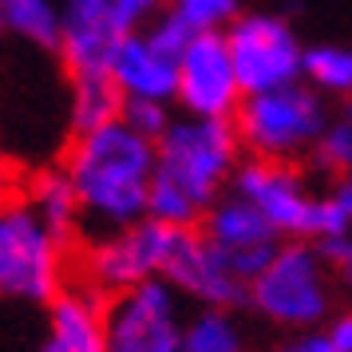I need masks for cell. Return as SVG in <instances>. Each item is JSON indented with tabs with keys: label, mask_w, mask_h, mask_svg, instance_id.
I'll return each instance as SVG.
<instances>
[{
	"label": "cell",
	"mask_w": 352,
	"mask_h": 352,
	"mask_svg": "<svg viewBox=\"0 0 352 352\" xmlns=\"http://www.w3.org/2000/svg\"><path fill=\"white\" fill-rule=\"evenodd\" d=\"M60 170L80 198L83 238L107 234L146 218V190L155 178V143L127 123H107L87 135H72Z\"/></svg>",
	"instance_id": "cell-1"
},
{
	"label": "cell",
	"mask_w": 352,
	"mask_h": 352,
	"mask_svg": "<svg viewBox=\"0 0 352 352\" xmlns=\"http://www.w3.org/2000/svg\"><path fill=\"white\" fill-rule=\"evenodd\" d=\"M245 309L277 333H317L336 309V285L313 241H281L270 261L250 277Z\"/></svg>",
	"instance_id": "cell-2"
},
{
	"label": "cell",
	"mask_w": 352,
	"mask_h": 352,
	"mask_svg": "<svg viewBox=\"0 0 352 352\" xmlns=\"http://www.w3.org/2000/svg\"><path fill=\"white\" fill-rule=\"evenodd\" d=\"M76 245L36 218L20 194H0V305H44L72 281Z\"/></svg>",
	"instance_id": "cell-3"
},
{
	"label": "cell",
	"mask_w": 352,
	"mask_h": 352,
	"mask_svg": "<svg viewBox=\"0 0 352 352\" xmlns=\"http://www.w3.org/2000/svg\"><path fill=\"white\" fill-rule=\"evenodd\" d=\"M241 159L245 155L230 119L175 115L166 135L155 143V178L175 186L186 202L206 214V206H214L230 190Z\"/></svg>",
	"instance_id": "cell-4"
},
{
	"label": "cell",
	"mask_w": 352,
	"mask_h": 352,
	"mask_svg": "<svg viewBox=\"0 0 352 352\" xmlns=\"http://www.w3.org/2000/svg\"><path fill=\"white\" fill-rule=\"evenodd\" d=\"M329 103L305 80L273 87L261 96H245L234 111V135L245 159L265 162H301L329 123Z\"/></svg>",
	"instance_id": "cell-5"
},
{
	"label": "cell",
	"mask_w": 352,
	"mask_h": 352,
	"mask_svg": "<svg viewBox=\"0 0 352 352\" xmlns=\"http://www.w3.org/2000/svg\"><path fill=\"white\" fill-rule=\"evenodd\" d=\"M186 234L190 230H170L151 218H139V222L123 226V230H107V234H87L72 261V270L80 273L76 281L111 297L131 285H143L151 277H166Z\"/></svg>",
	"instance_id": "cell-6"
},
{
	"label": "cell",
	"mask_w": 352,
	"mask_h": 352,
	"mask_svg": "<svg viewBox=\"0 0 352 352\" xmlns=\"http://www.w3.org/2000/svg\"><path fill=\"white\" fill-rule=\"evenodd\" d=\"M186 301L162 277L103 297V352H178Z\"/></svg>",
	"instance_id": "cell-7"
},
{
	"label": "cell",
	"mask_w": 352,
	"mask_h": 352,
	"mask_svg": "<svg viewBox=\"0 0 352 352\" xmlns=\"http://www.w3.org/2000/svg\"><path fill=\"white\" fill-rule=\"evenodd\" d=\"M222 36L230 48V64L238 76L241 99L301 80L305 44L297 40L289 20L270 16V12H238L222 28Z\"/></svg>",
	"instance_id": "cell-8"
},
{
	"label": "cell",
	"mask_w": 352,
	"mask_h": 352,
	"mask_svg": "<svg viewBox=\"0 0 352 352\" xmlns=\"http://www.w3.org/2000/svg\"><path fill=\"white\" fill-rule=\"evenodd\" d=\"M190 32L175 12L162 8L143 32H131L119 40L111 56L115 91L123 99H155V103H175V80H178V56L190 44Z\"/></svg>",
	"instance_id": "cell-9"
},
{
	"label": "cell",
	"mask_w": 352,
	"mask_h": 352,
	"mask_svg": "<svg viewBox=\"0 0 352 352\" xmlns=\"http://www.w3.org/2000/svg\"><path fill=\"white\" fill-rule=\"evenodd\" d=\"M230 194L270 222V230L281 241H313V210H317V190L309 186L297 162H265V159H241L230 182Z\"/></svg>",
	"instance_id": "cell-10"
},
{
	"label": "cell",
	"mask_w": 352,
	"mask_h": 352,
	"mask_svg": "<svg viewBox=\"0 0 352 352\" xmlns=\"http://www.w3.org/2000/svg\"><path fill=\"white\" fill-rule=\"evenodd\" d=\"M175 103L182 107V115H194V119H234L241 87L222 32L190 36L186 52L178 56Z\"/></svg>",
	"instance_id": "cell-11"
},
{
	"label": "cell",
	"mask_w": 352,
	"mask_h": 352,
	"mask_svg": "<svg viewBox=\"0 0 352 352\" xmlns=\"http://www.w3.org/2000/svg\"><path fill=\"white\" fill-rule=\"evenodd\" d=\"M194 230H198V238L206 241L214 254H222V261L238 273L245 285L270 261L273 250L281 245V238L270 230V222L250 202H241L238 194H230V190L214 206H206V214L198 218Z\"/></svg>",
	"instance_id": "cell-12"
},
{
	"label": "cell",
	"mask_w": 352,
	"mask_h": 352,
	"mask_svg": "<svg viewBox=\"0 0 352 352\" xmlns=\"http://www.w3.org/2000/svg\"><path fill=\"white\" fill-rule=\"evenodd\" d=\"M123 36L127 32L115 24L111 0H64V8H60V48H56V56L64 60L67 80L107 76L111 56H115Z\"/></svg>",
	"instance_id": "cell-13"
},
{
	"label": "cell",
	"mask_w": 352,
	"mask_h": 352,
	"mask_svg": "<svg viewBox=\"0 0 352 352\" xmlns=\"http://www.w3.org/2000/svg\"><path fill=\"white\" fill-rule=\"evenodd\" d=\"M162 281H170L178 289V297L194 309H226V313L245 309V281L226 265L222 254H214L206 241L198 238V230H190L182 238Z\"/></svg>",
	"instance_id": "cell-14"
},
{
	"label": "cell",
	"mask_w": 352,
	"mask_h": 352,
	"mask_svg": "<svg viewBox=\"0 0 352 352\" xmlns=\"http://www.w3.org/2000/svg\"><path fill=\"white\" fill-rule=\"evenodd\" d=\"M32 352H103V293L72 277L44 305V333Z\"/></svg>",
	"instance_id": "cell-15"
},
{
	"label": "cell",
	"mask_w": 352,
	"mask_h": 352,
	"mask_svg": "<svg viewBox=\"0 0 352 352\" xmlns=\"http://www.w3.org/2000/svg\"><path fill=\"white\" fill-rule=\"evenodd\" d=\"M28 210H32L40 222L48 226L52 234L67 245H76L83 238V218H80V198L72 190V182L60 166H48V170H36L28 178V186L20 194Z\"/></svg>",
	"instance_id": "cell-16"
},
{
	"label": "cell",
	"mask_w": 352,
	"mask_h": 352,
	"mask_svg": "<svg viewBox=\"0 0 352 352\" xmlns=\"http://www.w3.org/2000/svg\"><path fill=\"white\" fill-rule=\"evenodd\" d=\"M123 111V96L115 91L111 76H83L72 80V96H67V127L72 135H87L115 123Z\"/></svg>",
	"instance_id": "cell-17"
},
{
	"label": "cell",
	"mask_w": 352,
	"mask_h": 352,
	"mask_svg": "<svg viewBox=\"0 0 352 352\" xmlns=\"http://www.w3.org/2000/svg\"><path fill=\"white\" fill-rule=\"evenodd\" d=\"M178 352H254V349H250V333H245L238 313L194 309L186 317Z\"/></svg>",
	"instance_id": "cell-18"
},
{
	"label": "cell",
	"mask_w": 352,
	"mask_h": 352,
	"mask_svg": "<svg viewBox=\"0 0 352 352\" xmlns=\"http://www.w3.org/2000/svg\"><path fill=\"white\" fill-rule=\"evenodd\" d=\"M301 80L324 99H352V48H340V44L305 48Z\"/></svg>",
	"instance_id": "cell-19"
},
{
	"label": "cell",
	"mask_w": 352,
	"mask_h": 352,
	"mask_svg": "<svg viewBox=\"0 0 352 352\" xmlns=\"http://www.w3.org/2000/svg\"><path fill=\"white\" fill-rule=\"evenodd\" d=\"M4 32L40 52L60 48V8L52 0H4Z\"/></svg>",
	"instance_id": "cell-20"
},
{
	"label": "cell",
	"mask_w": 352,
	"mask_h": 352,
	"mask_svg": "<svg viewBox=\"0 0 352 352\" xmlns=\"http://www.w3.org/2000/svg\"><path fill=\"white\" fill-rule=\"evenodd\" d=\"M336 234H352V170L329 178L313 210V241L336 238Z\"/></svg>",
	"instance_id": "cell-21"
},
{
	"label": "cell",
	"mask_w": 352,
	"mask_h": 352,
	"mask_svg": "<svg viewBox=\"0 0 352 352\" xmlns=\"http://www.w3.org/2000/svg\"><path fill=\"white\" fill-rule=\"evenodd\" d=\"M309 162H313V170L324 175V178H336V175H344V170H352V127L340 115H333V119L324 123L320 139L313 143V151H309Z\"/></svg>",
	"instance_id": "cell-22"
},
{
	"label": "cell",
	"mask_w": 352,
	"mask_h": 352,
	"mask_svg": "<svg viewBox=\"0 0 352 352\" xmlns=\"http://www.w3.org/2000/svg\"><path fill=\"white\" fill-rule=\"evenodd\" d=\"M166 12H175L190 32H222L238 16V0H166Z\"/></svg>",
	"instance_id": "cell-23"
},
{
	"label": "cell",
	"mask_w": 352,
	"mask_h": 352,
	"mask_svg": "<svg viewBox=\"0 0 352 352\" xmlns=\"http://www.w3.org/2000/svg\"><path fill=\"white\" fill-rule=\"evenodd\" d=\"M119 123H127L135 135H143L146 143H159L166 135V127L175 123V111H170V103H155V99H123Z\"/></svg>",
	"instance_id": "cell-24"
},
{
	"label": "cell",
	"mask_w": 352,
	"mask_h": 352,
	"mask_svg": "<svg viewBox=\"0 0 352 352\" xmlns=\"http://www.w3.org/2000/svg\"><path fill=\"white\" fill-rule=\"evenodd\" d=\"M320 261H324V270L333 277L336 293H352V234H336V238H317Z\"/></svg>",
	"instance_id": "cell-25"
},
{
	"label": "cell",
	"mask_w": 352,
	"mask_h": 352,
	"mask_svg": "<svg viewBox=\"0 0 352 352\" xmlns=\"http://www.w3.org/2000/svg\"><path fill=\"white\" fill-rule=\"evenodd\" d=\"M111 8H115V24L131 36V32H143L146 24L166 8V0H111Z\"/></svg>",
	"instance_id": "cell-26"
},
{
	"label": "cell",
	"mask_w": 352,
	"mask_h": 352,
	"mask_svg": "<svg viewBox=\"0 0 352 352\" xmlns=\"http://www.w3.org/2000/svg\"><path fill=\"white\" fill-rule=\"evenodd\" d=\"M324 340L333 344L336 352H352V305H340L333 317L324 320Z\"/></svg>",
	"instance_id": "cell-27"
},
{
	"label": "cell",
	"mask_w": 352,
	"mask_h": 352,
	"mask_svg": "<svg viewBox=\"0 0 352 352\" xmlns=\"http://www.w3.org/2000/svg\"><path fill=\"white\" fill-rule=\"evenodd\" d=\"M265 352H336V349L317 329V333H293V336H285V340H277V344L265 349Z\"/></svg>",
	"instance_id": "cell-28"
},
{
	"label": "cell",
	"mask_w": 352,
	"mask_h": 352,
	"mask_svg": "<svg viewBox=\"0 0 352 352\" xmlns=\"http://www.w3.org/2000/svg\"><path fill=\"white\" fill-rule=\"evenodd\" d=\"M340 119H344V123L352 127V99H344V107H340Z\"/></svg>",
	"instance_id": "cell-29"
},
{
	"label": "cell",
	"mask_w": 352,
	"mask_h": 352,
	"mask_svg": "<svg viewBox=\"0 0 352 352\" xmlns=\"http://www.w3.org/2000/svg\"><path fill=\"white\" fill-rule=\"evenodd\" d=\"M0 36H4V0H0Z\"/></svg>",
	"instance_id": "cell-30"
}]
</instances>
